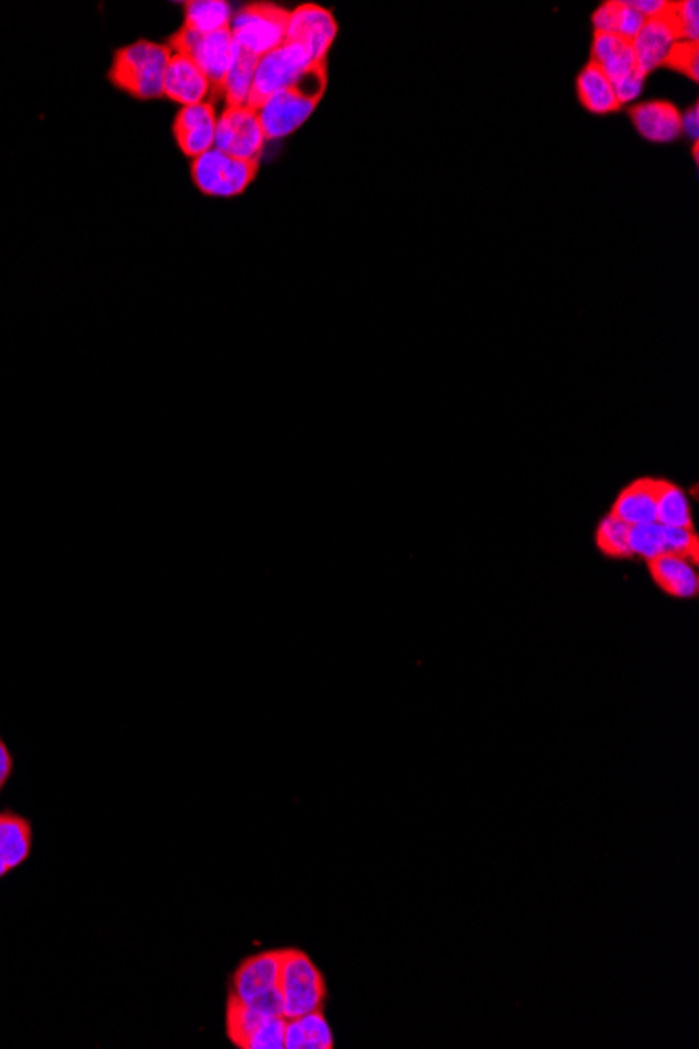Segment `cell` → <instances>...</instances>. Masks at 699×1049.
<instances>
[{"label":"cell","instance_id":"f546056e","mask_svg":"<svg viewBox=\"0 0 699 1049\" xmlns=\"http://www.w3.org/2000/svg\"><path fill=\"white\" fill-rule=\"evenodd\" d=\"M668 66L675 67L678 71H683L685 76H689L691 80H698L699 74V59H698V45H691V43H678Z\"/></svg>","mask_w":699,"mask_h":1049},{"label":"cell","instance_id":"ffe728a7","mask_svg":"<svg viewBox=\"0 0 699 1049\" xmlns=\"http://www.w3.org/2000/svg\"><path fill=\"white\" fill-rule=\"evenodd\" d=\"M578 97L588 112L611 113L620 108L611 80L595 64L585 67L578 76Z\"/></svg>","mask_w":699,"mask_h":1049},{"label":"cell","instance_id":"d4e9b609","mask_svg":"<svg viewBox=\"0 0 699 1049\" xmlns=\"http://www.w3.org/2000/svg\"><path fill=\"white\" fill-rule=\"evenodd\" d=\"M629 535L631 526L618 520L616 515L608 514L595 531V545L597 549L609 559H631V545H629Z\"/></svg>","mask_w":699,"mask_h":1049},{"label":"cell","instance_id":"603a6c76","mask_svg":"<svg viewBox=\"0 0 699 1049\" xmlns=\"http://www.w3.org/2000/svg\"><path fill=\"white\" fill-rule=\"evenodd\" d=\"M269 1016L271 1014H264L262 1009L244 1004L230 995L226 1004V1035L237 1048L246 1049L251 1035Z\"/></svg>","mask_w":699,"mask_h":1049},{"label":"cell","instance_id":"8fae6325","mask_svg":"<svg viewBox=\"0 0 699 1049\" xmlns=\"http://www.w3.org/2000/svg\"><path fill=\"white\" fill-rule=\"evenodd\" d=\"M216 124L218 113L212 101L181 108L174 118L172 134L182 156L195 159L214 149Z\"/></svg>","mask_w":699,"mask_h":1049},{"label":"cell","instance_id":"9a60e30c","mask_svg":"<svg viewBox=\"0 0 699 1049\" xmlns=\"http://www.w3.org/2000/svg\"><path fill=\"white\" fill-rule=\"evenodd\" d=\"M652 581L675 600H694L699 591L698 563L680 554H664L647 561Z\"/></svg>","mask_w":699,"mask_h":1049},{"label":"cell","instance_id":"4316f807","mask_svg":"<svg viewBox=\"0 0 699 1049\" xmlns=\"http://www.w3.org/2000/svg\"><path fill=\"white\" fill-rule=\"evenodd\" d=\"M668 18L677 30L678 41L680 43H691L698 45L699 38V4L696 0H683V2H670Z\"/></svg>","mask_w":699,"mask_h":1049},{"label":"cell","instance_id":"4dcf8cb0","mask_svg":"<svg viewBox=\"0 0 699 1049\" xmlns=\"http://www.w3.org/2000/svg\"><path fill=\"white\" fill-rule=\"evenodd\" d=\"M643 82H645V74H641L639 69L632 71L629 76L611 82L613 85V92H616V99L620 105H629V103H634L639 99V94L643 92Z\"/></svg>","mask_w":699,"mask_h":1049},{"label":"cell","instance_id":"ac0fdd59","mask_svg":"<svg viewBox=\"0 0 699 1049\" xmlns=\"http://www.w3.org/2000/svg\"><path fill=\"white\" fill-rule=\"evenodd\" d=\"M336 1035L323 1009L285 1018V1049H334Z\"/></svg>","mask_w":699,"mask_h":1049},{"label":"cell","instance_id":"d6a6232c","mask_svg":"<svg viewBox=\"0 0 699 1049\" xmlns=\"http://www.w3.org/2000/svg\"><path fill=\"white\" fill-rule=\"evenodd\" d=\"M631 7L634 11H639L645 20H655V18H662V15L668 13L670 2H664V0H631Z\"/></svg>","mask_w":699,"mask_h":1049},{"label":"cell","instance_id":"9c48e42d","mask_svg":"<svg viewBox=\"0 0 699 1049\" xmlns=\"http://www.w3.org/2000/svg\"><path fill=\"white\" fill-rule=\"evenodd\" d=\"M264 147H267V134L262 131L256 110L244 105V108H225L218 113L214 149L237 159L260 161Z\"/></svg>","mask_w":699,"mask_h":1049},{"label":"cell","instance_id":"4fadbf2b","mask_svg":"<svg viewBox=\"0 0 699 1049\" xmlns=\"http://www.w3.org/2000/svg\"><path fill=\"white\" fill-rule=\"evenodd\" d=\"M678 43L680 41H678L677 30L670 22L668 13L655 20H647L631 43L639 71L647 76L657 67L668 66Z\"/></svg>","mask_w":699,"mask_h":1049},{"label":"cell","instance_id":"7402d4cb","mask_svg":"<svg viewBox=\"0 0 699 1049\" xmlns=\"http://www.w3.org/2000/svg\"><path fill=\"white\" fill-rule=\"evenodd\" d=\"M256 66H258V57L248 55V53L237 48V57L228 69L223 89H221V99L225 101V108L248 105L251 87H253V76H256Z\"/></svg>","mask_w":699,"mask_h":1049},{"label":"cell","instance_id":"83f0119b","mask_svg":"<svg viewBox=\"0 0 699 1049\" xmlns=\"http://www.w3.org/2000/svg\"><path fill=\"white\" fill-rule=\"evenodd\" d=\"M246 1049H285V1018L269 1016L251 1035Z\"/></svg>","mask_w":699,"mask_h":1049},{"label":"cell","instance_id":"e0dca14e","mask_svg":"<svg viewBox=\"0 0 699 1049\" xmlns=\"http://www.w3.org/2000/svg\"><path fill=\"white\" fill-rule=\"evenodd\" d=\"M32 852V826L22 815L0 813V878L18 870Z\"/></svg>","mask_w":699,"mask_h":1049},{"label":"cell","instance_id":"d6986e66","mask_svg":"<svg viewBox=\"0 0 699 1049\" xmlns=\"http://www.w3.org/2000/svg\"><path fill=\"white\" fill-rule=\"evenodd\" d=\"M645 22L647 20L639 11L632 9L631 2H624V0L622 2L620 0L604 2L593 15L595 32L618 36L627 43L634 41V36L641 32Z\"/></svg>","mask_w":699,"mask_h":1049},{"label":"cell","instance_id":"8992f818","mask_svg":"<svg viewBox=\"0 0 699 1049\" xmlns=\"http://www.w3.org/2000/svg\"><path fill=\"white\" fill-rule=\"evenodd\" d=\"M168 46L172 53L191 57L195 66L202 69L203 76L210 80L214 97L221 99L226 74L237 57V45L230 36V30L226 27L214 34H198L181 25L179 32H174L168 41Z\"/></svg>","mask_w":699,"mask_h":1049},{"label":"cell","instance_id":"3957f363","mask_svg":"<svg viewBox=\"0 0 699 1049\" xmlns=\"http://www.w3.org/2000/svg\"><path fill=\"white\" fill-rule=\"evenodd\" d=\"M279 993L283 1018H295L323 1009L327 984L313 958L302 949H283Z\"/></svg>","mask_w":699,"mask_h":1049},{"label":"cell","instance_id":"277c9868","mask_svg":"<svg viewBox=\"0 0 699 1049\" xmlns=\"http://www.w3.org/2000/svg\"><path fill=\"white\" fill-rule=\"evenodd\" d=\"M288 18L290 11H285L283 7L253 2L233 13L228 30L239 51L260 59L285 45Z\"/></svg>","mask_w":699,"mask_h":1049},{"label":"cell","instance_id":"e575fe53","mask_svg":"<svg viewBox=\"0 0 699 1049\" xmlns=\"http://www.w3.org/2000/svg\"><path fill=\"white\" fill-rule=\"evenodd\" d=\"M11 773H13V757H11V750L7 748L4 739L0 737V792L9 782Z\"/></svg>","mask_w":699,"mask_h":1049},{"label":"cell","instance_id":"484cf974","mask_svg":"<svg viewBox=\"0 0 699 1049\" xmlns=\"http://www.w3.org/2000/svg\"><path fill=\"white\" fill-rule=\"evenodd\" d=\"M629 545H631L632 558L645 559V561H652V559L668 554L666 551L664 526L657 524V522L631 526Z\"/></svg>","mask_w":699,"mask_h":1049},{"label":"cell","instance_id":"7c38bea8","mask_svg":"<svg viewBox=\"0 0 699 1049\" xmlns=\"http://www.w3.org/2000/svg\"><path fill=\"white\" fill-rule=\"evenodd\" d=\"M161 94L181 108L216 101L214 89L210 80L203 76L202 69L195 66L191 57L179 55V53H172L168 62Z\"/></svg>","mask_w":699,"mask_h":1049},{"label":"cell","instance_id":"52a82bcc","mask_svg":"<svg viewBox=\"0 0 699 1049\" xmlns=\"http://www.w3.org/2000/svg\"><path fill=\"white\" fill-rule=\"evenodd\" d=\"M315 66L320 64H313L306 51L294 43H285L269 55L260 57L256 66L248 108L258 110L267 99H271L272 94L294 89Z\"/></svg>","mask_w":699,"mask_h":1049},{"label":"cell","instance_id":"44dd1931","mask_svg":"<svg viewBox=\"0 0 699 1049\" xmlns=\"http://www.w3.org/2000/svg\"><path fill=\"white\" fill-rule=\"evenodd\" d=\"M233 20V9L225 0H189L184 2L182 25L198 34H214L226 30Z\"/></svg>","mask_w":699,"mask_h":1049},{"label":"cell","instance_id":"836d02e7","mask_svg":"<svg viewBox=\"0 0 699 1049\" xmlns=\"http://www.w3.org/2000/svg\"><path fill=\"white\" fill-rule=\"evenodd\" d=\"M680 134H687L694 145L698 143L699 136V110L698 105H694L691 110H687L685 113H680Z\"/></svg>","mask_w":699,"mask_h":1049},{"label":"cell","instance_id":"2e32d148","mask_svg":"<svg viewBox=\"0 0 699 1049\" xmlns=\"http://www.w3.org/2000/svg\"><path fill=\"white\" fill-rule=\"evenodd\" d=\"M636 133L654 143H670L680 136V112L673 103L652 101L631 110Z\"/></svg>","mask_w":699,"mask_h":1049},{"label":"cell","instance_id":"1f68e13d","mask_svg":"<svg viewBox=\"0 0 699 1049\" xmlns=\"http://www.w3.org/2000/svg\"><path fill=\"white\" fill-rule=\"evenodd\" d=\"M627 45V41L618 38V36H611V34H599L595 32V41H593V64L595 66H601L606 59H609L620 46Z\"/></svg>","mask_w":699,"mask_h":1049},{"label":"cell","instance_id":"ba28073f","mask_svg":"<svg viewBox=\"0 0 699 1049\" xmlns=\"http://www.w3.org/2000/svg\"><path fill=\"white\" fill-rule=\"evenodd\" d=\"M258 175V161L226 156L218 149L191 159V179L203 196L235 198L241 196Z\"/></svg>","mask_w":699,"mask_h":1049},{"label":"cell","instance_id":"7a4b0ae2","mask_svg":"<svg viewBox=\"0 0 699 1049\" xmlns=\"http://www.w3.org/2000/svg\"><path fill=\"white\" fill-rule=\"evenodd\" d=\"M325 87H327V67L320 64L313 67L306 74V78L294 89L277 92L271 99H267L256 110L262 131L267 134V141L285 138L294 134L297 129H302L308 122V118L315 113Z\"/></svg>","mask_w":699,"mask_h":1049},{"label":"cell","instance_id":"cb8c5ba5","mask_svg":"<svg viewBox=\"0 0 699 1049\" xmlns=\"http://www.w3.org/2000/svg\"><path fill=\"white\" fill-rule=\"evenodd\" d=\"M655 522L662 526H673V528H694V514H691V503L687 492L668 480L664 482V489L657 499Z\"/></svg>","mask_w":699,"mask_h":1049},{"label":"cell","instance_id":"30bf717a","mask_svg":"<svg viewBox=\"0 0 699 1049\" xmlns=\"http://www.w3.org/2000/svg\"><path fill=\"white\" fill-rule=\"evenodd\" d=\"M338 38V22L334 13L318 4H300L290 11L288 18V38L306 51L313 64H325L329 48Z\"/></svg>","mask_w":699,"mask_h":1049},{"label":"cell","instance_id":"6da1fadb","mask_svg":"<svg viewBox=\"0 0 699 1049\" xmlns=\"http://www.w3.org/2000/svg\"><path fill=\"white\" fill-rule=\"evenodd\" d=\"M172 57L168 43L136 41L133 45L122 46L113 53L110 67V82L115 89L140 99L151 101L164 97V76Z\"/></svg>","mask_w":699,"mask_h":1049},{"label":"cell","instance_id":"f1b7e54d","mask_svg":"<svg viewBox=\"0 0 699 1049\" xmlns=\"http://www.w3.org/2000/svg\"><path fill=\"white\" fill-rule=\"evenodd\" d=\"M599 67L604 69V74L608 76L611 82H616V80L629 76L632 71H636L639 67H636V59H634V51H632L631 43L620 46V48Z\"/></svg>","mask_w":699,"mask_h":1049},{"label":"cell","instance_id":"5bb4252c","mask_svg":"<svg viewBox=\"0 0 699 1049\" xmlns=\"http://www.w3.org/2000/svg\"><path fill=\"white\" fill-rule=\"evenodd\" d=\"M662 478H639L618 492L611 512L618 520H622L629 526H641V524H652L657 514V499L659 492L664 489Z\"/></svg>","mask_w":699,"mask_h":1049},{"label":"cell","instance_id":"5b68a950","mask_svg":"<svg viewBox=\"0 0 699 1049\" xmlns=\"http://www.w3.org/2000/svg\"><path fill=\"white\" fill-rule=\"evenodd\" d=\"M283 949L262 951L244 961L230 981V995L244 1004L253 1005L271 1016H283L279 977Z\"/></svg>","mask_w":699,"mask_h":1049}]
</instances>
